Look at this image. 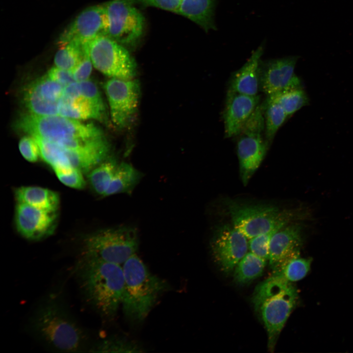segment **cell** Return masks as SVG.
Returning <instances> with one entry per match:
<instances>
[{"instance_id":"6da1fadb","label":"cell","mask_w":353,"mask_h":353,"mask_svg":"<svg viewBox=\"0 0 353 353\" xmlns=\"http://www.w3.org/2000/svg\"><path fill=\"white\" fill-rule=\"evenodd\" d=\"M20 130L87 156L98 164L106 159L110 146L102 131L93 124L59 115H22L17 123Z\"/></svg>"},{"instance_id":"7a4b0ae2","label":"cell","mask_w":353,"mask_h":353,"mask_svg":"<svg viewBox=\"0 0 353 353\" xmlns=\"http://www.w3.org/2000/svg\"><path fill=\"white\" fill-rule=\"evenodd\" d=\"M75 271L87 302L102 317L114 318L122 304L124 293L122 265L82 253Z\"/></svg>"},{"instance_id":"3957f363","label":"cell","mask_w":353,"mask_h":353,"mask_svg":"<svg viewBox=\"0 0 353 353\" xmlns=\"http://www.w3.org/2000/svg\"><path fill=\"white\" fill-rule=\"evenodd\" d=\"M33 330L47 345L64 352L85 349L87 333L58 300L51 297L43 303L31 320Z\"/></svg>"},{"instance_id":"277c9868","label":"cell","mask_w":353,"mask_h":353,"mask_svg":"<svg viewBox=\"0 0 353 353\" xmlns=\"http://www.w3.org/2000/svg\"><path fill=\"white\" fill-rule=\"evenodd\" d=\"M298 299L296 287L283 277L272 275L255 288L252 302L263 322L268 334V347L274 348L284 325Z\"/></svg>"},{"instance_id":"5b68a950","label":"cell","mask_w":353,"mask_h":353,"mask_svg":"<svg viewBox=\"0 0 353 353\" xmlns=\"http://www.w3.org/2000/svg\"><path fill=\"white\" fill-rule=\"evenodd\" d=\"M122 266L125 278L123 311L130 321L141 323L168 285L165 280L152 274L136 254Z\"/></svg>"},{"instance_id":"8992f818","label":"cell","mask_w":353,"mask_h":353,"mask_svg":"<svg viewBox=\"0 0 353 353\" xmlns=\"http://www.w3.org/2000/svg\"><path fill=\"white\" fill-rule=\"evenodd\" d=\"M227 204L233 227L249 239L303 217L302 211L280 210L270 205H247L232 201Z\"/></svg>"},{"instance_id":"52a82bcc","label":"cell","mask_w":353,"mask_h":353,"mask_svg":"<svg viewBox=\"0 0 353 353\" xmlns=\"http://www.w3.org/2000/svg\"><path fill=\"white\" fill-rule=\"evenodd\" d=\"M139 245L136 229L120 226L98 231L86 238L82 253L122 265L136 254Z\"/></svg>"},{"instance_id":"ba28073f","label":"cell","mask_w":353,"mask_h":353,"mask_svg":"<svg viewBox=\"0 0 353 353\" xmlns=\"http://www.w3.org/2000/svg\"><path fill=\"white\" fill-rule=\"evenodd\" d=\"M264 130L263 112L260 103L236 136L240 176L244 185L248 183L260 166L270 145Z\"/></svg>"},{"instance_id":"9c48e42d","label":"cell","mask_w":353,"mask_h":353,"mask_svg":"<svg viewBox=\"0 0 353 353\" xmlns=\"http://www.w3.org/2000/svg\"><path fill=\"white\" fill-rule=\"evenodd\" d=\"M93 65L111 78L133 79L137 64L124 46L107 36H101L86 44Z\"/></svg>"},{"instance_id":"30bf717a","label":"cell","mask_w":353,"mask_h":353,"mask_svg":"<svg viewBox=\"0 0 353 353\" xmlns=\"http://www.w3.org/2000/svg\"><path fill=\"white\" fill-rule=\"evenodd\" d=\"M104 89L112 122L120 128L129 126L136 118L138 110L141 94L139 81L134 78H111L104 83Z\"/></svg>"},{"instance_id":"8fae6325","label":"cell","mask_w":353,"mask_h":353,"mask_svg":"<svg viewBox=\"0 0 353 353\" xmlns=\"http://www.w3.org/2000/svg\"><path fill=\"white\" fill-rule=\"evenodd\" d=\"M131 0H112L104 4L108 20L107 36L125 46L134 45L141 37L144 18Z\"/></svg>"},{"instance_id":"7c38bea8","label":"cell","mask_w":353,"mask_h":353,"mask_svg":"<svg viewBox=\"0 0 353 353\" xmlns=\"http://www.w3.org/2000/svg\"><path fill=\"white\" fill-rule=\"evenodd\" d=\"M108 20L103 4L83 10L62 32L58 43L62 46L74 43L85 45L101 36H107Z\"/></svg>"},{"instance_id":"4fadbf2b","label":"cell","mask_w":353,"mask_h":353,"mask_svg":"<svg viewBox=\"0 0 353 353\" xmlns=\"http://www.w3.org/2000/svg\"><path fill=\"white\" fill-rule=\"evenodd\" d=\"M298 56L262 60L259 67L260 91L267 96L282 91L303 87L295 72Z\"/></svg>"},{"instance_id":"5bb4252c","label":"cell","mask_w":353,"mask_h":353,"mask_svg":"<svg viewBox=\"0 0 353 353\" xmlns=\"http://www.w3.org/2000/svg\"><path fill=\"white\" fill-rule=\"evenodd\" d=\"M247 238L233 226H223L216 231L211 242L212 254L221 271H232L248 252Z\"/></svg>"},{"instance_id":"9a60e30c","label":"cell","mask_w":353,"mask_h":353,"mask_svg":"<svg viewBox=\"0 0 353 353\" xmlns=\"http://www.w3.org/2000/svg\"><path fill=\"white\" fill-rule=\"evenodd\" d=\"M65 87L48 75L29 84L24 89L23 102L28 113L39 115H58Z\"/></svg>"},{"instance_id":"2e32d148","label":"cell","mask_w":353,"mask_h":353,"mask_svg":"<svg viewBox=\"0 0 353 353\" xmlns=\"http://www.w3.org/2000/svg\"><path fill=\"white\" fill-rule=\"evenodd\" d=\"M55 213L17 202L15 213L16 229L28 240L44 239L54 232L56 225Z\"/></svg>"},{"instance_id":"e0dca14e","label":"cell","mask_w":353,"mask_h":353,"mask_svg":"<svg viewBox=\"0 0 353 353\" xmlns=\"http://www.w3.org/2000/svg\"><path fill=\"white\" fill-rule=\"evenodd\" d=\"M260 96L227 90L223 113L225 137H236L260 103Z\"/></svg>"},{"instance_id":"ac0fdd59","label":"cell","mask_w":353,"mask_h":353,"mask_svg":"<svg viewBox=\"0 0 353 353\" xmlns=\"http://www.w3.org/2000/svg\"><path fill=\"white\" fill-rule=\"evenodd\" d=\"M303 229L302 224L293 223L282 227L273 236L269 258L272 270L285 261L300 255Z\"/></svg>"},{"instance_id":"d6986e66","label":"cell","mask_w":353,"mask_h":353,"mask_svg":"<svg viewBox=\"0 0 353 353\" xmlns=\"http://www.w3.org/2000/svg\"><path fill=\"white\" fill-rule=\"evenodd\" d=\"M263 51V47H259L246 62L232 75L227 90L249 96L258 95L259 67Z\"/></svg>"},{"instance_id":"ffe728a7","label":"cell","mask_w":353,"mask_h":353,"mask_svg":"<svg viewBox=\"0 0 353 353\" xmlns=\"http://www.w3.org/2000/svg\"><path fill=\"white\" fill-rule=\"evenodd\" d=\"M58 115L76 120L92 118L100 122H108L106 111L98 107L81 93L73 97L63 93L59 103Z\"/></svg>"},{"instance_id":"44dd1931","label":"cell","mask_w":353,"mask_h":353,"mask_svg":"<svg viewBox=\"0 0 353 353\" xmlns=\"http://www.w3.org/2000/svg\"><path fill=\"white\" fill-rule=\"evenodd\" d=\"M215 0H182L176 13L187 17L206 32L216 28L214 22Z\"/></svg>"},{"instance_id":"7402d4cb","label":"cell","mask_w":353,"mask_h":353,"mask_svg":"<svg viewBox=\"0 0 353 353\" xmlns=\"http://www.w3.org/2000/svg\"><path fill=\"white\" fill-rule=\"evenodd\" d=\"M17 202L41 209L56 212L59 204L58 194L49 189L38 186H22L16 189Z\"/></svg>"},{"instance_id":"603a6c76","label":"cell","mask_w":353,"mask_h":353,"mask_svg":"<svg viewBox=\"0 0 353 353\" xmlns=\"http://www.w3.org/2000/svg\"><path fill=\"white\" fill-rule=\"evenodd\" d=\"M142 174L131 164H118L104 196L117 194H130L139 183Z\"/></svg>"},{"instance_id":"cb8c5ba5","label":"cell","mask_w":353,"mask_h":353,"mask_svg":"<svg viewBox=\"0 0 353 353\" xmlns=\"http://www.w3.org/2000/svg\"><path fill=\"white\" fill-rule=\"evenodd\" d=\"M264 118V134L267 141L271 144L279 128L288 118L280 104L267 96L261 103Z\"/></svg>"},{"instance_id":"d4e9b609","label":"cell","mask_w":353,"mask_h":353,"mask_svg":"<svg viewBox=\"0 0 353 353\" xmlns=\"http://www.w3.org/2000/svg\"><path fill=\"white\" fill-rule=\"evenodd\" d=\"M266 261L252 252H248L234 268L235 281L244 284L258 277L264 270Z\"/></svg>"},{"instance_id":"484cf974","label":"cell","mask_w":353,"mask_h":353,"mask_svg":"<svg viewBox=\"0 0 353 353\" xmlns=\"http://www.w3.org/2000/svg\"><path fill=\"white\" fill-rule=\"evenodd\" d=\"M282 107L288 118L309 104V99L303 87L286 89L268 96Z\"/></svg>"},{"instance_id":"4316f807","label":"cell","mask_w":353,"mask_h":353,"mask_svg":"<svg viewBox=\"0 0 353 353\" xmlns=\"http://www.w3.org/2000/svg\"><path fill=\"white\" fill-rule=\"evenodd\" d=\"M118 164L114 159H106L88 172L89 181L95 192L104 196Z\"/></svg>"},{"instance_id":"83f0119b","label":"cell","mask_w":353,"mask_h":353,"mask_svg":"<svg viewBox=\"0 0 353 353\" xmlns=\"http://www.w3.org/2000/svg\"><path fill=\"white\" fill-rule=\"evenodd\" d=\"M312 259L299 255L290 258L273 269V275L280 276L290 282L303 278L309 272Z\"/></svg>"},{"instance_id":"f1b7e54d","label":"cell","mask_w":353,"mask_h":353,"mask_svg":"<svg viewBox=\"0 0 353 353\" xmlns=\"http://www.w3.org/2000/svg\"><path fill=\"white\" fill-rule=\"evenodd\" d=\"M87 45L70 43L61 46L54 57L56 67L73 72L82 59Z\"/></svg>"},{"instance_id":"f546056e","label":"cell","mask_w":353,"mask_h":353,"mask_svg":"<svg viewBox=\"0 0 353 353\" xmlns=\"http://www.w3.org/2000/svg\"><path fill=\"white\" fill-rule=\"evenodd\" d=\"M91 352L106 353H139L142 349L133 342L121 338H112L99 343Z\"/></svg>"},{"instance_id":"4dcf8cb0","label":"cell","mask_w":353,"mask_h":353,"mask_svg":"<svg viewBox=\"0 0 353 353\" xmlns=\"http://www.w3.org/2000/svg\"><path fill=\"white\" fill-rule=\"evenodd\" d=\"M282 228L276 227L249 239V249L250 252L266 260H269L271 239L276 232Z\"/></svg>"},{"instance_id":"1f68e13d","label":"cell","mask_w":353,"mask_h":353,"mask_svg":"<svg viewBox=\"0 0 353 353\" xmlns=\"http://www.w3.org/2000/svg\"><path fill=\"white\" fill-rule=\"evenodd\" d=\"M58 179L64 185L75 189H80L85 186L83 172L79 169L71 168L53 170Z\"/></svg>"},{"instance_id":"d6a6232c","label":"cell","mask_w":353,"mask_h":353,"mask_svg":"<svg viewBox=\"0 0 353 353\" xmlns=\"http://www.w3.org/2000/svg\"><path fill=\"white\" fill-rule=\"evenodd\" d=\"M19 149L24 158L29 162H36L41 156L39 146L31 136L22 138L19 144Z\"/></svg>"},{"instance_id":"836d02e7","label":"cell","mask_w":353,"mask_h":353,"mask_svg":"<svg viewBox=\"0 0 353 353\" xmlns=\"http://www.w3.org/2000/svg\"><path fill=\"white\" fill-rule=\"evenodd\" d=\"M92 65L87 46V50L84 57L72 72L76 82H81L89 79L92 71Z\"/></svg>"},{"instance_id":"e575fe53","label":"cell","mask_w":353,"mask_h":353,"mask_svg":"<svg viewBox=\"0 0 353 353\" xmlns=\"http://www.w3.org/2000/svg\"><path fill=\"white\" fill-rule=\"evenodd\" d=\"M146 6H153L167 11L176 12L182 0H131Z\"/></svg>"},{"instance_id":"d590c367","label":"cell","mask_w":353,"mask_h":353,"mask_svg":"<svg viewBox=\"0 0 353 353\" xmlns=\"http://www.w3.org/2000/svg\"><path fill=\"white\" fill-rule=\"evenodd\" d=\"M47 75L50 78L65 87L73 82H76L72 72L56 66L51 68L48 72Z\"/></svg>"}]
</instances>
